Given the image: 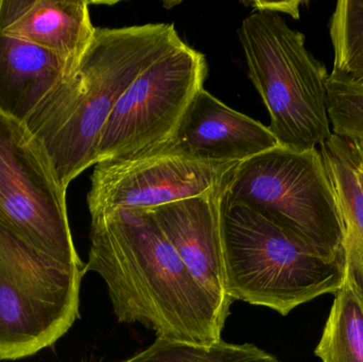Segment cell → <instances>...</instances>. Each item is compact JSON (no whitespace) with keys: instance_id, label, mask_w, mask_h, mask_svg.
I'll return each mask as SVG.
<instances>
[{"instance_id":"cell-1","label":"cell","mask_w":363,"mask_h":362,"mask_svg":"<svg viewBox=\"0 0 363 362\" xmlns=\"http://www.w3.org/2000/svg\"><path fill=\"white\" fill-rule=\"evenodd\" d=\"M89 238L85 273L101 276L119 322L140 323L167 341L221 340L230 308L190 273L148 210L91 219Z\"/></svg>"},{"instance_id":"cell-2","label":"cell","mask_w":363,"mask_h":362,"mask_svg":"<svg viewBox=\"0 0 363 362\" xmlns=\"http://www.w3.org/2000/svg\"><path fill=\"white\" fill-rule=\"evenodd\" d=\"M183 43L174 23L96 28L74 69L25 123L44 147L64 189L97 164L100 136L125 89Z\"/></svg>"},{"instance_id":"cell-3","label":"cell","mask_w":363,"mask_h":362,"mask_svg":"<svg viewBox=\"0 0 363 362\" xmlns=\"http://www.w3.org/2000/svg\"><path fill=\"white\" fill-rule=\"evenodd\" d=\"M226 289L232 301L287 316L294 308L340 288L345 257L328 261L256 210L221 203Z\"/></svg>"},{"instance_id":"cell-4","label":"cell","mask_w":363,"mask_h":362,"mask_svg":"<svg viewBox=\"0 0 363 362\" xmlns=\"http://www.w3.org/2000/svg\"><path fill=\"white\" fill-rule=\"evenodd\" d=\"M247 72L269 116L279 146L304 151L332 136L328 69L306 47L302 32L279 13L256 10L238 31Z\"/></svg>"},{"instance_id":"cell-5","label":"cell","mask_w":363,"mask_h":362,"mask_svg":"<svg viewBox=\"0 0 363 362\" xmlns=\"http://www.w3.org/2000/svg\"><path fill=\"white\" fill-rule=\"evenodd\" d=\"M224 197L259 213L323 259L343 257L342 229L319 148L279 145L242 162Z\"/></svg>"},{"instance_id":"cell-6","label":"cell","mask_w":363,"mask_h":362,"mask_svg":"<svg viewBox=\"0 0 363 362\" xmlns=\"http://www.w3.org/2000/svg\"><path fill=\"white\" fill-rule=\"evenodd\" d=\"M0 220L32 248L85 267L74 248L62 187L44 147L25 123L0 114Z\"/></svg>"},{"instance_id":"cell-7","label":"cell","mask_w":363,"mask_h":362,"mask_svg":"<svg viewBox=\"0 0 363 362\" xmlns=\"http://www.w3.org/2000/svg\"><path fill=\"white\" fill-rule=\"evenodd\" d=\"M207 74L205 55L185 43L147 68L113 108L100 136L97 164L169 144Z\"/></svg>"},{"instance_id":"cell-8","label":"cell","mask_w":363,"mask_h":362,"mask_svg":"<svg viewBox=\"0 0 363 362\" xmlns=\"http://www.w3.org/2000/svg\"><path fill=\"white\" fill-rule=\"evenodd\" d=\"M237 163H211L170 147L96 164L87 205L91 219L149 210L225 188Z\"/></svg>"},{"instance_id":"cell-9","label":"cell","mask_w":363,"mask_h":362,"mask_svg":"<svg viewBox=\"0 0 363 362\" xmlns=\"http://www.w3.org/2000/svg\"><path fill=\"white\" fill-rule=\"evenodd\" d=\"M167 145L201 161L240 164L279 142L268 127L233 110L203 87Z\"/></svg>"},{"instance_id":"cell-10","label":"cell","mask_w":363,"mask_h":362,"mask_svg":"<svg viewBox=\"0 0 363 362\" xmlns=\"http://www.w3.org/2000/svg\"><path fill=\"white\" fill-rule=\"evenodd\" d=\"M225 188L149 210L194 278L225 307L221 203Z\"/></svg>"},{"instance_id":"cell-11","label":"cell","mask_w":363,"mask_h":362,"mask_svg":"<svg viewBox=\"0 0 363 362\" xmlns=\"http://www.w3.org/2000/svg\"><path fill=\"white\" fill-rule=\"evenodd\" d=\"M89 2L0 0V32L65 60L72 69L95 36Z\"/></svg>"},{"instance_id":"cell-12","label":"cell","mask_w":363,"mask_h":362,"mask_svg":"<svg viewBox=\"0 0 363 362\" xmlns=\"http://www.w3.org/2000/svg\"><path fill=\"white\" fill-rule=\"evenodd\" d=\"M79 306L42 299L0 278V361L27 358L53 346L79 319Z\"/></svg>"},{"instance_id":"cell-13","label":"cell","mask_w":363,"mask_h":362,"mask_svg":"<svg viewBox=\"0 0 363 362\" xmlns=\"http://www.w3.org/2000/svg\"><path fill=\"white\" fill-rule=\"evenodd\" d=\"M72 70L55 53L0 32V114L26 123Z\"/></svg>"},{"instance_id":"cell-14","label":"cell","mask_w":363,"mask_h":362,"mask_svg":"<svg viewBox=\"0 0 363 362\" xmlns=\"http://www.w3.org/2000/svg\"><path fill=\"white\" fill-rule=\"evenodd\" d=\"M85 267L60 263L32 248L0 220V278L49 301L80 305Z\"/></svg>"},{"instance_id":"cell-15","label":"cell","mask_w":363,"mask_h":362,"mask_svg":"<svg viewBox=\"0 0 363 362\" xmlns=\"http://www.w3.org/2000/svg\"><path fill=\"white\" fill-rule=\"evenodd\" d=\"M342 229L345 263L363 269V149L358 140L332 134L319 147Z\"/></svg>"},{"instance_id":"cell-16","label":"cell","mask_w":363,"mask_h":362,"mask_svg":"<svg viewBox=\"0 0 363 362\" xmlns=\"http://www.w3.org/2000/svg\"><path fill=\"white\" fill-rule=\"evenodd\" d=\"M322 362H363V269L345 263V278L315 351Z\"/></svg>"},{"instance_id":"cell-17","label":"cell","mask_w":363,"mask_h":362,"mask_svg":"<svg viewBox=\"0 0 363 362\" xmlns=\"http://www.w3.org/2000/svg\"><path fill=\"white\" fill-rule=\"evenodd\" d=\"M333 76L363 86V0L336 4L330 23Z\"/></svg>"},{"instance_id":"cell-18","label":"cell","mask_w":363,"mask_h":362,"mask_svg":"<svg viewBox=\"0 0 363 362\" xmlns=\"http://www.w3.org/2000/svg\"><path fill=\"white\" fill-rule=\"evenodd\" d=\"M134 362H281L254 344L219 341L192 344L157 338L148 349L132 357Z\"/></svg>"},{"instance_id":"cell-19","label":"cell","mask_w":363,"mask_h":362,"mask_svg":"<svg viewBox=\"0 0 363 362\" xmlns=\"http://www.w3.org/2000/svg\"><path fill=\"white\" fill-rule=\"evenodd\" d=\"M328 96L333 134L363 140V86L330 74Z\"/></svg>"},{"instance_id":"cell-20","label":"cell","mask_w":363,"mask_h":362,"mask_svg":"<svg viewBox=\"0 0 363 362\" xmlns=\"http://www.w3.org/2000/svg\"><path fill=\"white\" fill-rule=\"evenodd\" d=\"M301 2H256L255 6H257L256 10H267L271 12L287 13V14L292 15L294 18H298V6Z\"/></svg>"},{"instance_id":"cell-21","label":"cell","mask_w":363,"mask_h":362,"mask_svg":"<svg viewBox=\"0 0 363 362\" xmlns=\"http://www.w3.org/2000/svg\"><path fill=\"white\" fill-rule=\"evenodd\" d=\"M358 142H360V145H362V149H363V140H358Z\"/></svg>"},{"instance_id":"cell-22","label":"cell","mask_w":363,"mask_h":362,"mask_svg":"<svg viewBox=\"0 0 363 362\" xmlns=\"http://www.w3.org/2000/svg\"><path fill=\"white\" fill-rule=\"evenodd\" d=\"M123 362H134V361H132V358H131V359H129V361H123Z\"/></svg>"}]
</instances>
